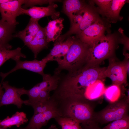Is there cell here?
I'll list each match as a JSON object with an SVG mask.
<instances>
[{
	"instance_id": "obj_1",
	"label": "cell",
	"mask_w": 129,
	"mask_h": 129,
	"mask_svg": "<svg viewBox=\"0 0 129 129\" xmlns=\"http://www.w3.org/2000/svg\"><path fill=\"white\" fill-rule=\"evenodd\" d=\"M106 68L86 65L78 70L68 72L61 78L51 97L58 103L72 101L86 102L84 94L86 88L96 80L102 81L106 78Z\"/></svg>"
},
{
	"instance_id": "obj_2",
	"label": "cell",
	"mask_w": 129,
	"mask_h": 129,
	"mask_svg": "<svg viewBox=\"0 0 129 129\" xmlns=\"http://www.w3.org/2000/svg\"><path fill=\"white\" fill-rule=\"evenodd\" d=\"M123 30L110 32L97 39L89 45L86 65L99 66L104 60L115 57V53L118 44L121 43Z\"/></svg>"
},
{
	"instance_id": "obj_3",
	"label": "cell",
	"mask_w": 129,
	"mask_h": 129,
	"mask_svg": "<svg viewBox=\"0 0 129 129\" xmlns=\"http://www.w3.org/2000/svg\"><path fill=\"white\" fill-rule=\"evenodd\" d=\"M89 45L81 41L76 36L67 53L57 62L58 67L55 73L60 74L63 70L68 72L78 70L86 64Z\"/></svg>"
},
{
	"instance_id": "obj_4",
	"label": "cell",
	"mask_w": 129,
	"mask_h": 129,
	"mask_svg": "<svg viewBox=\"0 0 129 129\" xmlns=\"http://www.w3.org/2000/svg\"><path fill=\"white\" fill-rule=\"evenodd\" d=\"M90 103L78 101H70L59 103L58 107L62 117L73 119L81 124H86L95 121V113Z\"/></svg>"
},
{
	"instance_id": "obj_5",
	"label": "cell",
	"mask_w": 129,
	"mask_h": 129,
	"mask_svg": "<svg viewBox=\"0 0 129 129\" xmlns=\"http://www.w3.org/2000/svg\"><path fill=\"white\" fill-rule=\"evenodd\" d=\"M129 99L127 97L110 103L101 111L95 113L94 120L103 124L121 119L128 115Z\"/></svg>"
},
{
	"instance_id": "obj_6",
	"label": "cell",
	"mask_w": 129,
	"mask_h": 129,
	"mask_svg": "<svg viewBox=\"0 0 129 129\" xmlns=\"http://www.w3.org/2000/svg\"><path fill=\"white\" fill-rule=\"evenodd\" d=\"M109 64L105 72L106 78H110L113 84L121 86L127 83L129 72V60L125 57L123 61L119 62L115 57L108 59Z\"/></svg>"
},
{
	"instance_id": "obj_7",
	"label": "cell",
	"mask_w": 129,
	"mask_h": 129,
	"mask_svg": "<svg viewBox=\"0 0 129 129\" xmlns=\"http://www.w3.org/2000/svg\"><path fill=\"white\" fill-rule=\"evenodd\" d=\"M2 87L5 90V91L0 100V107L4 105L13 104L20 108L22 104L26 105L27 103V100H22L21 97L22 95H27V90L24 87L18 88L9 85L7 81H3Z\"/></svg>"
},
{
	"instance_id": "obj_8",
	"label": "cell",
	"mask_w": 129,
	"mask_h": 129,
	"mask_svg": "<svg viewBox=\"0 0 129 129\" xmlns=\"http://www.w3.org/2000/svg\"><path fill=\"white\" fill-rule=\"evenodd\" d=\"M60 74L54 73V75L45 74L43 75V81L27 90V94L29 99L27 100L28 102L34 101L39 93L44 90L52 91L56 89L61 79Z\"/></svg>"
},
{
	"instance_id": "obj_9",
	"label": "cell",
	"mask_w": 129,
	"mask_h": 129,
	"mask_svg": "<svg viewBox=\"0 0 129 129\" xmlns=\"http://www.w3.org/2000/svg\"><path fill=\"white\" fill-rule=\"evenodd\" d=\"M90 5L85 16L79 24L70 31H68L65 34L60 35L57 38L59 41L63 42L73 34L78 35L83 31L101 18L97 8L94 6L92 0L89 1Z\"/></svg>"
},
{
	"instance_id": "obj_10",
	"label": "cell",
	"mask_w": 129,
	"mask_h": 129,
	"mask_svg": "<svg viewBox=\"0 0 129 129\" xmlns=\"http://www.w3.org/2000/svg\"><path fill=\"white\" fill-rule=\"evenodd\" d=\"M107 23L101 18L76 35L81 41L89 45L105 35L108 30Z\"/></svg>"
},
{
	"instance_id": "obj_11",
	"label": "cell",
	"mask_w": 129,
	"mask_h": 129,
	"mask_svg": "<svg viewBox=\"0 0 129 129\" xmlns=\"http://www.w3.org/2000/svg\"><path fill=\"white\" fill-rule=\"evenodd\" d=\"M24 2V0H11L0 5V13L2 21L16 25L18 23L16 20L19 16L20 9Z\"/></svg>"
},
{
	"instance_id": "obj_12",
	"label": "cell",
	"mask_w": 129,
	"mask_h": 129,
	"mask_svg": "<svg viewBox=\"0 0 129 129\" xmlns=\"http://www.w3.org/2000/svg\"><path fill=\"white\" fill-rule=\"evenodd\" d=\"M16 62L15 66L9 72L4 73H0L2 80L3 81L8 75L20 69H24L39 74L42 76L45 73L44 70L48 62L43 58L41 60L35 59L32 60L22 61L20 59L15 60Z\"/></svg>"
},
{
	"instance_id": "obj_13",
	"label": "cell",
	"mask_w": 129,
	"mask_h": 129,
	"mask_svg": "<svg viewBox=\"0 0 129 129\" xmlns=\"http://www.w3.org/2000/svg\"><path fill=\"white\" fill-rule=\"evenodd\" d=\"M57 7V4L54 2H51L45 7L33 6L28 9H24L21 7L19 15H27L31 18L38 20L43 17L51 16L54 20L58 18L60 15L59 12L56 10Z\"/></svg>"
},
{
	"instance_id": "obj_14",
	"label": "cell",
	"mask_w": 129,
	"mask_h": 129,
	"mask_svg": "<svg viewBox=\"0 0 129 129\" xmlns=\"http://www.w3.org/2000/svg\"><path fill=\"white\" fill-rule=\"evenodd\" d=\"M62 117L58 107L44 112L34 114L28 124L23 129H41L46 125L51 119Z\"/></svg>"
},
{
	"instance_id": "obj_15",
	"label": "cell",
	"mask_w": 129,
	"mask_h": 129,
	"mask_svg": "<svg viewBox=\"0 0 129 129\" xmlns=\"http://www.w3.org/2000/svg\"><path fill=\"white\" fill-rule=\"evenodd\" d=\"M39 20L31 18L25 28L13 35V37L18 38L26 45L33 39L41 27L39 24Z\"/></svg>"
},
{
	"instance_id": "obj_16",
	"label": "cell",
	"mask_w": 129,
	"mask_h": 129,
	"mask_svg": "<svg viewBox=\"0 0 129 129\" xmlns=\"http://www.w3.org/2000/svg\"><path fill=\"white\" fill-rule=\"evenodd\" d=\"M48 43L46 39L45 27H41L32 40L26 46L32 51L36 58L41 51L47 48Z\"/></svg>"
},
{
	"instance_id": "obj_17",
	"label": "cell",
	"mask_w": 129,
	"mask_h": 129,
	"mask_svg": "<svg viewBox=\"0 0 129 129\" xmlns=\"http://www.w3.org/2000/svg\"><path fill=\"white\" fill-rule=\"evenodd\" d=\"M16 26L0 20V47L9 49L12 48L9 42L13 37Z\"/></svg>"
},
{
	"instance_id": "obj_18",
	"label": "cell",
	"mask_w": 129,
	"mask_h": 129,
	"mask_svg": "<svg viewBox=\"0 0 129 129\" xmlns=\"http://www.w3.org/2000/svg\"><path fill=\"white\" fill-rule=\"evenodd\" d=\"M106 88L102 80H98L91 84L86 89L84 94L85 101L95 100L104 95Z\"/></svg>"
},
{
	"instance_id": "obj_19",
	"label": "cell",
	"mask_w": 129,
	"mask_h": 129,
	"mask_svg": "<svg viewBox=\"0 0 129 129\" xmlns=\"http://www.w3.org/2000/svg\"><path fill=\"white\" fill-rule=\"evenodd\" d=\"M64 19L60 18L49 21L45 27L47 40L54 42L59 37L63 27Z\"/></svg>"
},
{
	"instance_id": "obj_20",
	"label": "cell",
	"mask_w": 129,
	"mask_h": 129,
	"mask_svg": "<svg viewBox=\"0 0 129 129\" xmlns=\"http://www.w3.org/2000/svg\"><path fill=\"white\" fill-rule=\"evenodd\" d=\"M129 0H112L110 6L105 16L107 22L115 23L122 20L123 17L120 15V11L125 4Z\"/></svg>"
},
{
	"instance_id": "obj_21",
	"label": "cell",
	"mask_w": 129,
	"mask_h": 129,
	"mask_svg": "<svg viewBox=\"0 0 129 129\" xmlns=\"http://www.w3.org/2000/svg\"><path fill=\"white\" fill-rule=\"evenodd\" d=\"M87 4L83 0H65L63 3L62 11L68 17L71 21L74 16Z\"/></svg>"
},
{
	"instance_id": "obj_22",
	"label": "cell",
	"mask_w": 129,
	"mask_h": 129,
	"mask_svg": "<svg viewBox=\"0 0 129 129\" xmlns=\"http://www.w3.org/2000/svg\"><path fill=\"white\" fill-rule=\"evenodd\" d=\"M28 121V119L25 113L23 112H17L11 117L8 116L2 120H0V126L7 129L14 125L18 127Z\"/></svg>"
},
{
	"instance_id": "obj_23",
	"label": "cell",
	"mask_w": 129,
	"mask_h": 129,
	"mask_svg": "<svg viewBox=\"0 0 129 129\" xmlns=\"http://www.w3.org/2000/svg\"><path fill=\"white\" fill-rule=\"evenodd\" d=\"M21 49L18 47L11 50L0 47V67L6 61L10 59L15 60L21 58H25L26 56L21 52Z\"/></svg>"
},
{
	"instance_id": "obj_24",
	"label": "cell",
	"mask_w": 129,
	"mask_h": 129,
	"mask_svg": "<svg viewBox=\"0 0 129 129\" xmlns=\"http://www.w3.org/2000/svg\"><path fill=\"white\" fill-rule=\"evenodd\" d=\"M27 105L31 106L33 108L34 114L43 113L58 107L56 103L51 98L48 100L43 102L30 103Z\"/></svg>"
},
{
	"instance_id": "obj_25",
	"label": "cell",
	"mask_w": 129,
	"mask_h": 129,
	"mask_svg": "<svg viewBox=\"0 0 129 129\" xmlns=\"http://www.w3.org/2000/svg\"><path fill=\"white\" fill-rule=\"evenodd\" d=\"M121 90L120 86L113 84L106 88L103 95L110 103H113L120 99Z\"/></svg>"
},
{
	"instance_id": "obj_26",
	"label": "cell",
	"mask_w": 129,
	"mask_h": 129,
	"mask_svg": "<svg viewBox=\"0 0 129 129\" xmlns=\"http://www.w3.org/2000/svg\"><path fill=\"white\" fill-rule=\"evenodd\" d=\"M54 119L62 129H81L80 123L71 118L60 117Z\"/></svg>"
},
{
	"instance_id": "obj_27",
	"label": "cell",
	"mask_w": 129,
	"mask_h": 129,
	"mask_svg": "<svg viewBox=\"0 0 129 129\" xmlns=\"http://www.w3.org/2000/svg\"><path fill=\"white\" fill-rule=\"evenodd\" d=\"M102 129H129V115L111 122Z\"/></svg>"
},
{
	"instance_id": "obj_28",
	"label": "cell",
	"mask_w": 129,
	"mask_h": 129,
	"mask_svg": "<svg viewBox=\"0 0 129 129\" xmlns=\"http://www.w3.org/2000/svg\"><path fill=\"white\" fill-rule=\"evenodd\" d=\"M93 2L98 6L97 7L99 14L103 17H105V15L111 5L112 0H92Z\"/></svg>"
},
{
	"instance_id": "obj_29",
	"label": "cell",
	"mask_w": 129,
	"mask_h": 129,
	"mask_svg": "<svg viewBox=\"0 0 129 129\" xmlns=\"http://www.w3.org/2000/svg\"><path fill=\"white\" fill-rule=\"evenodd\" d=\"M57 0H24V5L22 7L24 9H27L29 7H32L36 5H42L43 4L54 2Z\"/></svg>"
},
{
	"instance_id": "obj_30",
	"label": "cell",
	"mask_w": 129,
	"mask_h": 129,
	"mask_svg": "<svg viewBox=\"0 0 129 129\" xmlns=\"http://www.w3.org/2000/svg\"><path fill=\"white\" fill-rule=\"evenodd\" d=\"M50 91H51L48 90H44L41 91L34 101L31 102H27V105H28V104L30 103L43 102L49 100L51 98L50 95Z\"/></svg>"
},
{
	"instance_id": "obj_31",
	"label": "cell",
	"mask_w": 129,
	"mask_h": 129,
	"mask_svg": "<svg viewBox=\"0 0 129 129\" xmlns=\"http://www.w3.org/2000/svg\"><path fill=\"white\" fill-rule=\"evenodd\" d=\"M81 129H102L100 128L95 121H93L86 124H81Z\"/></svg>"
},
{
	"instance_id": "obj_32",
	"label": "cell",
	"mask_w": 129,
	"mask_h": 129,
	"mask_svg": "<svg viewBox=\"0 0 129 129\" xmlns=\"http://www.w3.org/2000/svg\"><path fill=\"white\" fill-rule=\"evenodd\" d=\"M3 81H1L0 84V100L4 92L2 87V84Z\"/></svg>"
},
{
	"instance_id": "obj_33",
	"label": "cell",
	"mask_w": 129,
	"mask_h": 129,
	"mask_svg": "<svg viewBox=\"0 0 129 129\" xmlns=\"http://www.w3.org/2000/svg\"><path fill=\"white\" fill-rule=\"evenodd\" d=\"M48 129H58L56 126L54 124L51 125Z\"/></svg>"
},
{
	"instance_id": "obj_34",
	"label": "cell",
	"mask_w": 129,
	"mask_h": 129,
	"mask_svg": "<svg viewBox=\"0 0 129 129\" xmlns=\"http://www.w3.org/2000/svg\"><path fill=\"white\" fill-rule=\"evenodd\" d=\"M11 0H0V5L2 4L10 1Z\"/></svg>"
},
{
	"instance_id": "obj_35",
	"label": "cell",
	"mask_w": 129,
	"mask_h": 129,
	"mask_svg": "<svg viewBox=\"0 0 129 129\" xmlns=\"http://www.w3.org/2000/svg\"><path fill=\"white\" fill-rule=\"evenodd\" d=\"M0 129H7L3 128L0 126ZM19 129H22V128H20Z\"/></svg>"
}]
</instances>
